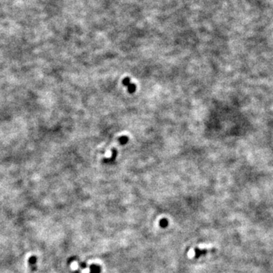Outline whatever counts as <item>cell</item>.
<instances>
[{
    "instance_id": "cell-1",
    "label": "cell",
    "mask_w": 273,
    "mask_h": 273,
    "mask_svg": "<svg viewBox=\"0 0 273 273\" xmlns=\"http://www.w3.org/2000/svg\"><path fill=\"white\" fill-rule=\"evenodd\" d=\"M36 260H37V258L35 256H32L30 257L29 258V260H28V262H29V265L30 268H34L33 270H35L36 269V266H35V265L36 263Z\"/></svg>"
},
{
    "instance_id": "cell-2",
    "label": "cell",
    "mask_w": 273,
    "mask_h": 273,
    "mask_svg": "<svg viewBox=\"0 0 273 273\" xmlns=\"http://www.w3.org/2000/svg\"><path fill=\"white\" fill-rule=\"evenodd\" d=\"M206 253H207L206 250H200L199 248L195 249V256L196 257H199L201 255H204Z\"/></svg>"
},
{
    "instance_id": "cell-3",
    "label": "cell",
    "mask_w": 273,
    "mask_h": 273,
    "mask_svg": "<svg viewBox=\"0 0 273 273\" xmlns=\"http://www.w3.org/2000/svg\"><path fill=\"white\" fill-rule=\"evenodd\" d=\"M100 272V267L97 265L91 266V273H99Z\"/></svg>"
},
{
    "instance_id": "cell-4",
    "label": "cell",
    "mask_w": 273,
    "mask_h": 273,
    "mask_svg": "<svg viewBox=\"0 0 273 273\" xmlns=\"http://www.w3.org/2000/svg\"><path fill=\"white\" fill-rule=\"evenodd\" d=\"M160 225L161 227H163V228H165L166 226L168 225V221L166 219H162L160 221Z\"/></svg>"
},
{
    "instance_id": "cell-5",
    "label": "cell",
    "mask_w": 273,
    "mask_h": 273,
    "mask_svg": "<svg viewBox=\"0 0 273 273\" xmlns=\"http://www.w3.org/2000/svg\"><path fill=\"white\" fill-rule=\"evenodd\" d=\"M81 268H86L87 264L86 263H81Z\"/></svg>"
}]
</instances>
